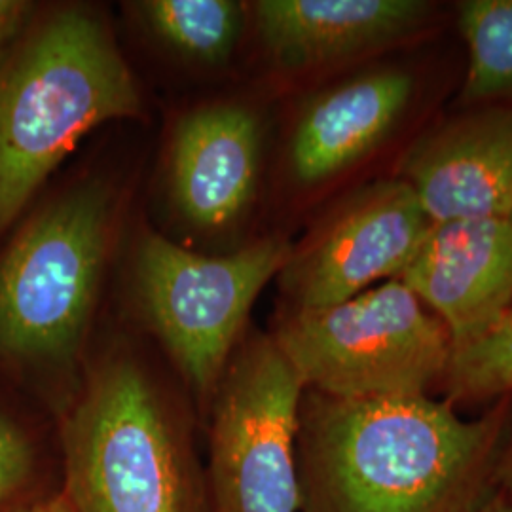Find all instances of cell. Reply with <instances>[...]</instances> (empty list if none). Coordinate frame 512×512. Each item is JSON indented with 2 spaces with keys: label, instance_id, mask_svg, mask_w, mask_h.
Segmentation results:
<instances>
[{
  "label": "cell",
  "instance_id": "6da1fadb",
  "mask_svg": "<svg viewBox=\"0 0 512 512\" xmlns=\"http://www.w3.org/2000/svg\"><path fill=\"white\" fill-rule=\"evenodd\" d=\"M509 404L463 420L427 395L336 399L300 408L311 512H459L488 490Z\"/></svg>",
  "mask_w": 512,
  "mask_h": 512
},
{
  "label": "cell",
  "instance_id": "7a4b0ae2",
  "mask_svg": "<svg viewBox=\"0 0 512 512\" xmlns=\"http://www.w3.org/2000/svg\"><path fill=\"white\" fill-rule=\"evenodd\" d=\"M141 112V95L105 23L84 8L46 19L0 65V230L74 145Z\"/></svg>",
  "mask_w": 512,
  "mask_h": 512
},
{
  "label": "cell",
  "instance_id": "3957f363",
  "mask_svg": "<svg viewBox=\"0 0 512 512\" xmlns=\"http://www.w3.org/2000/svg\"><path fill=\"white\" fill-rule=\"evenodd\" d=\"M63 452L76 512H194L167 408L128 357L95 366L65 420Z\"/></svg>",
  "mask_w": 512,
  "mask_h": 512
},
{
  "label": "cell",
  "instance_id": "277c9868",
  "mask_svg": "<svg viewBox=\"0 0 512 512\" xmlns=\"http://www.w3.org/2000/svg\"><path fill=\"white\" fill-rule=\"evenodd\" d=\"M274 340L306 389L336 399L427 395L454 353L442 321L401 279L329 308L293 310Z\"/></svg>",
  "mask_w": 512,
  "mask_h": 512
},
{
  "label": "cell",
  "instance_id": "5b68a950",
  "mask_svg": "<svg viewBox=\"0 0 512 512\" xmlns=\"http://www.w3.org/2000/svg\"><path fill=\"white\" fill-rule=\"evenodd\" d=\"M110 196L97 184L48 203L0 256V355L59 363L88 327L105 264Z\"/></svg>",
  "mask_w": 512,
  "mask_h": 512
},
{
  "label": "cell",
  "instance_id": "8992f818",
  "mask_svg": "<svg viewBox=\"0 0 512 512\" xmlns=\"http://www.w3.org/2000/svg\"><path fill=\"white\" fill-rule=\"evenodd\" d=\"M291 251L287 239L264 238L234 255L211 258L158 234L141 239L135 275L143 308L198 395L219 389L249 311Z\"/></svg>",
  "mask_w": 512,
  "mask_h": 512
},
{
  "label": "cell",
  "instance_id": "52a82bcc",
  "mask_svg": "<svg viewBox=\"0 0 512 512\" xmlns=\"http://www.w3.org/2000/svg\"><path fill=\"white\" fill-rule=\"evenodd\" d=\"M211 429L215 512H296L302 501L296 437L306 391L274 336L230 361Z\"/></svg>",
  "mask_w": 512,
  "mask_h": 512
},
{
  "label": "cell",
  "instance_id": "ba28073f",
  "mask_svg": "<svg viewBox=\"0 0 512 512\" xmlns=\"http://www.w3.org/2000/svg\"><path fill=\"white\" fill-rule=\"evenodd\" d=\"M431 220L401 177L359 188L298 247L279 279L294 310L346 302L397 279L418 253Z\"/></svg>",
  "mask_w": 512,
  "mask_h": 512
},
{
  "label": "cell",
  "instance_id": "9c48e42d",
  "mask_svg": "<svg viewBox=\"0 0 512 512\" xmlns=\"http://www.w3.org/2000/svg\"><path fill=\"white\" fill-rule=\"evenodd\" d=\"M399 177L431 222L511 219L512 105L469 107L429 129Z\"/></svg>",
  "mask_w": 512,
  "mask_h": 512
},
{
  "label": "cell",
  "instance_id": "30bf717a",
  "mask_svg": "<svg viewBox=\"0 0 512 512\" xmlns=\"http://www.w3.org/2000/svg\"><path fill=\"white\" fill-rule=\"evenodd\" d=\"M397 279L439 317L454 349L473 344L512 308V220L431 222Z\"/></svg>",
  "mask_w": 512,
  "mask_h": 512
},
{
  "label": "cell",
  "instance_id": "8fae6325",
  "mask_svg": "<svg viewBox=\"0 0 512 512\" xmlns=\"http://www.w3.org/2000/svg\"><path fill=\"white\" fill-rule=\"evenodd\" d=\"M425 0H260L256 27L285 69H315L421 35L435 19Z\"/></svg>",
  "mask_w": 512,
  "mask_h": 512
},
{
  "label": "cell",
  "instance_id": "7c38bea8",
  "mask_svg": "<svg viewBox=\"0 0 512 512\" xmlns=\"http://www.w3.org/2000/svg\"><path fill=\"white\" fill-rule=\"evenodd\" d=\"M414 95L412 71L382 65L313 97L289 143L294 181L325 183L361 162L401 126Z\"/></svg>",
  "mask_w": 512,
  "mask_h": 512
},
{
  "label": "cell",
  "instance_id": "4fadbf2b",
  "mask_svg": "<svg viewBox=\"0 0 512 512\" xmlns=\"http://www.w3.org/2000/svg\"><path fill=\"white\" fill-rule=\"evenodd\" d=\"M260 147L255 112L238 105L190 112L171 145V183L184 217L202 228L238 219L255 196Z\"/></svg>",
  "mask_w": 512,
  "mask_h": 512
},
{
  "label": "cell",
  "instance_id": "5bb4252c",
  "mask_svg": "<svg viewBox=\"0 0 512 512\" xmlns=\"http://www.w3.org/2000/svg\"><path fill=\"white\" fill-rule=\"evenodd\" d=\"M458 25L469 50L461 103L512 105V0H465Z\"/></svg>",
  "mask_w": 512,
  "mask_h": 512
},
{
  "label": "cell",
  "instance_id": "9a60e30c",
  "mask_svg": "<svg viewBox=\"0 0 512 512\" xmlns=\"http://www.w3.org/2000/svg\"><path fill=\"white\" fill-rule=\"evenodd\" d=\"M141 12L167 46L200 63H222L243 29V8L232 0H148Z\"/></svg>",
  "mask_w": 512,
  "mask_h": 512
},
{
  "label": "cell",
  "instance_id": "2e32d148",
  "mask_svg": "<svg viewBox=\"0 0 512 512\" xmlns=\"http://www.w3.org/2000/svg\"><path fill=\"white\" fill-rule=\"evenodd\" d=\"M442 387L448 403L490 401L512 393V308L492 332L454 349Z\"/></svg>",
  "mask_w": 512,
  "mask_h": 512
},
{
  "label": "cell",
  "instance_id": "e0dca14e",
  "mask_svg": "<svg viewBox=\"0 0 512 512\" xmlns=\"http://www.w3.org/2000/svg\"><path fill=\"white\" fill-rule=\"evenodd\" d=\"M35 473V452L27 435L0 414V512L6 511Z\"/></svg>",
  "mask_w": 512,
  "mask_h": 512
},
{
  "label": "cell",
  "instance_id": "ac0fdd59",
  "mask_svg": "<svg viewBox=\"0 0 512 512\" xmlns=\"http://www.w3.org/2000/svg\"><path fill=\"white\" fill-rule=\"evenodd\" d=\"M33 4L21 0H0V46L14 37L31 14Z\"/></svg>",
  "mask_w": 512,
  "mask_h": 512
},
{
  "label": "cell",
  "instance_id": "d6986e66",
  "mask_svg": "<svg viewBox=\"0 0 512 512\" xmlns=\"http://www.w3.org/2000/svg\"><path fill=\"white\" fill-rule=\"evenodd\" d=\"M490 482H494L497 486V492H501V494L512 499V439L499 452Z\"/></svg>",
  "mask_w": 512,
  "mask_h": 512
},
{
  "label": "cell",
  "instance_id": "ffe728a7",
  "mask_svg": "<svg viewBox=\"0 0 512 512\" xmlns=\"http://www.w3.org/2000/svg\"><path fill=\"white\" fill-rule=\"evenodd\" d=\"M459 512H512V499L501 492L488 494V490L480 497H476L473 503H469L465 509Z\"/></svg>",
  "mask_w": 512,
  "mask_h": 512
},
{
  "label": "cell",
  "instance_id": "44dd1931",
  "mask_svg": "<svg viewBox=\"0 0 512 512\" xmlns=\"http://www.w3.org/2000/svg\"><path fill=\"white\" fill-rule=\"evenodd\" d=\"M31 512H76L74 511L73 505L69 503V499L65 495H59V497H52L44 503L37 505L35 509H31Z\"/></svg>",
  "mask_w": 512,
  "mask_h": 512
},
{
  "label": "cell",
  "instance_id": "7402d4cb",
  "mask_svg": "<svg viewBox=\"0 0 512 512\" xmlns=\"http://www.w3.org/2000/svg\"><path fill=\"white\" fill-rule=\"evenodd\" d=\"M19 512H31V511H19Z\"/></svg>",
  "mask_w": 512,
  "mask_h": 512
},
{
  "label": "cell",
  "instance_id": "603a6c76",
  "mask_svg": "<svg viewBox=\"0 0 512 512\" xmlns=\"http://www.w3.org/2000/svg\"><path fill=\"white\" fill-rule=\"evenodd\" d=\"M511 220H512V217H511Z\"/></svg>",
  "mask_w": 512,
  "mask_h": 512
}]
</instances>
